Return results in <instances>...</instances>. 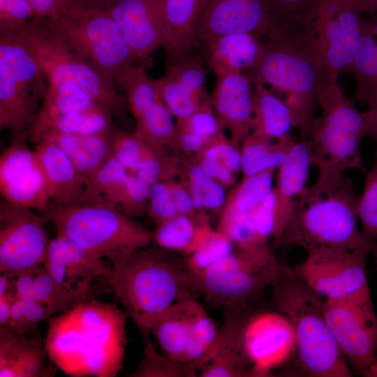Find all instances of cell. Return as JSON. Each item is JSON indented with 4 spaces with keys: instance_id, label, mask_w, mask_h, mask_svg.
Wrapping results in <instances>:
<instances>
[{
    "instance_id": "obj_1",
    "label": "cell",
    "mask_w": 377,
    "mask_h": 377,
    "mask_svg": "<svg viewBox=\"0 0 377 377\" xmlns=\"http://www.w3.org/2000/svg\"><path fill=\"white\" fill-rule=\"evenodd\" d=\"M128 315L95 298L48 318L50 363L73 376L114 377L123 368Z\"/></svg>"
},
{
    "instance_id": "obj_2",
    "label": "cell",
    "mask_w": 377,
    "mask_h": 377,
    "mask_svg": "<svg viewBox=\"0 0 377 377\" xmlns=\"http://www.w3.org/2000/svg\"><path fill=\"white\" fill-rule=\"evenodd\" d=\"M246 74L253 84L269 85L286 96L295 127L308 138L323 91L333 80L305 27H278L265 36Z\"/></svg>"
},
{
    "instance_id": "obj_3",
    "label": "cell",
    "mask_w": 377,
    "mask_h": 377,
    "mask_svg": "<svg viewBox=\"0 0 377 377\" xmlns=\"http://www.w3.org/2000/svg\"><path fill=\"white\" fill-rule=\"evenodd\" d=\"M111 289L141 335L177 301L195 297L184 257L158 246L131 252L112 265Z\"/></svg>"
},
{
    "instance_id": "obj_4",
    "label": "cell",
    "mask_w": 377,
    "mask_h": 377,
    "mask_svg": "<svg viewBox=\"0 0 377 377\" xmlns=\"http://www.w3.org/2000/svg\"><path fill=\"white\" fill-rule=\"evenodd\" d=\"M357 200L344 174L317 178L299 197L294 216L275 246H296L306 253L336 248L371 252L375 242L367 240L357 226Z\"/></svg>"
},
{
    "instance_id": "obj_5",
    "label": "cell",
    "mask_w": 377,
    "mask_h": 377,
    "mask_svg": "<svg viewBox=\"0 0 377 377\" xmlns=\"http://www.w3.org/2000/svg\"><path fill=\"white\" fill-rule=\"evenodd\" d=\"M271 288L274 309L293 326L299 369L313 377L351 376L347 360L326 320L325 300L287 267Z\"/></svg>"
},
{
    "instance_id": "obj_6",
    "label": "cell",
    "mask_w": 377,
    "mask_h": 377,
    "mask_svg": "<svg viewBox=\"0 0 377 377\" xmlns=\"http://www.w3.org/2000/svg\"><path fill=\"white\" fill-rule=\"evenodd\" d=\"M45 211L58 235L111 265L152 241L150 231L110 203H50Z\"/></svg>"
},
{
    "instance_id": "obj_7",
    "label": "cell",
    "mask_w": 377,
    "mask_h": 377,
    "mask_svg": "<svg viewBox=\"0 0 377 377\" xmlns=\"http://www.w3.org/2000/svg\"><path fill=\"white\" fill-rule=\"evenodd\" d=\"M285 268L267 244L235 245L229 254L205 270L187 272L194 293L225 309L251 304Z\"/></svg>"
},
{
    "instance_id": "obj_8",
    "label": "cell",
    "mask_w": 377,
    "mask_h": 377,
    "mask_svg": "<svg viewBox=\"0 0 377 377\" xmlns=\"http://www.w3.org/2000/svg\"><path fill=\"white\" fill-rule=\"evenodd\" d=\"M322 114L311 124L308 139L311 142V165L318 178L344 174L347 170L365 171L360 141L366 135V112H360L341 87L330 84L322 94Z\"/></svg>"
},
{
    "instance_id": "obj_9",
    "label": "cell",
    "mask_w": 377,
    "mask_h": 377,
    "mask_svg": "<svg viewBox=\"0 0 377 377\" xmlns=\"http://www.w3.org/2000/svg\"><path fill=\"white\" fill-rule=\"evenodd\" d=\"M43 21L71 50L113 82L137 60L117 24L105 10L74 6L66 15Z\"/></svg>"
},
{
    "instance_id": "obj_10",
    "label": "cell",
    "mask_w": 377,
    "mask_h": 377,
    "mask_svg": "<svg viewBox=\"0 0 377 377\" xmlns=\"http://www.w3.org/2000/svg\"><path fill=\"white\" fill-rule=\"evenodd\" d=\"M22 31L47 84L73 81L97 103L107 107L114 117L126 115L129 110L126 98L118 91L114 82L71 50L48 30L43 20L34 19Z\"/></svg>"
},
{
    "instance_id": "obj_11",
    "label": "cell",
    "mask_w": 377,
    "mask_h": 377,
    "mask_svg": "<svg viewBox=\"0 0 377 377\" xmlns=\"http://www.w3.org/2000/svg\"><path fill=\"white\" fill-rule=\"evenodd\" d=\"M366 249H323L307 253L293 272L324 300H342L374 312L365 271Z\"/></svg>"
},
{
    "instance_id": "obj_12",
    "label": "cell",
    "mask_w": 377,
    "mask_h": 377,
    "mask_svg": "<svg viewBox=\"0 0 377 377\" xmlns=\"http://www.w3.org/2000/svg\"><path fill=\"white\" fill-rule=\"evenodd\" d=\"M362 14L348 0H316L305 27L334 81L350 70L357 52Z\"/></svg>"
},
{
    "instance_id": "obj_13",
    "label": "cell",
    "mask_w": 377,
    "mask_h": 377,
    "mask_svg": "<svg viewBox=\"0 0 377 377\" xmlns=\"http://www.w3.org/2000/svg\"><path fill=\"white\" fill-rule=\"evenodd\" d=\"M46 219L31 209L0 203V273H17L43 264L49 239Z\"/></svg>"
},
{
    "instance_id": "obj_14",
    "label": "cell",
    "mask_w": 377,
    "mask_h": 377,
    "mask_svg": "<svg viewBox=\"0 0 377 377\" xmlns=\"http://www.w3.org/2000/svg\"><path fill=\"white\" fill-rule=\"evenodd\" d=\"M324 313L335 340L356 375L377 376V316L353 303L324 302Z\"/></svg>"
},
{
    "instance_id": "obj_15",
    "label": "cell",
    "mask_w": 377,
    "mask_h": 377,
    "mask_svg": "<svg viewBox=\"0 0 377 377\" xmlns=\"http://www.w3.org/2000/svg\"><path fill=\"white\" fill-rule=\"evenodd\" d=\"M27 137L12 138L0 156V191L8 203L45 211L51 197L48 183L37 154Z\"/></svg>"
},
{
    "instance_id": "obj_16",
    "label": "cell",
    "mask_w": 377,
    "mask_h": 377,
    "mask_svg": "<svg viewBox=\"0 0 377 377\" xmlns=\"http://www.w3.org/2000/svg\"><path fill=\"white\" fill-rule=\"evenodd\" d=\"M43 265L68 290L91 298L112 290V266L64 236L57 235L49 241Z\"/></svg>"
},
{
    "instance_id": "obj_17",
    "label": "cell",
    "mask_w": 377,
    "mask_h": 377,
    "mask_svg": "<svg viewBox=\"0 0 377 377\" xmlns=\"http://www.w3.org/2000/svg\"><path fill=\"white\" fill-rule=\"evenodd\" d=\"M251 377L270 376L272 370L295 357L296 341L289 319L278 311L252 312L244 330Z\"/></svg>"
},
{
    "instance_id": "obj_18",
    "label": "cell",
    "mask_w": 377,
    "mask_h": 377,
    "mask_svg": "<svg viewBox=\"0 0 377 377\" xmlns=\"http://www.w3.org/2000/svg\"><path fill=\"white\" fill-rule=\"evenodd\" d=\"M278 25L267 0H205L195 43L228 34L250 33L266 36Z\"/></svg>"
},
{
    "instance_id": "obj_19",
    "label": "cell",
    "mask_w": 377,
    "mask_h": 377,
    "mask_svg": "<svg viewBox=\"0 0 377 377\" xmlns=\"http://www.w3.org/2000/svg\"><path fill=\"white\" fill-rule=\"evenodd\" d=\"M223 321L216 342L198 363L200 377L250 376L251 364L244 342V330L253 312L251 304L223 309Z\"/></svg>"
},
{
    "instance_id": "obj_20",
    "label": "cell",
    "mask_w": 377,
    "mask_h": 377,
    "mask_svg": "<svg viewBox=\"0 0 377 377\" xmlns=\"http://www.w3.org/2000/svg\"><path fill=\"white\" fill-rule=\"evenodd\" d=\"M216 77L210 96L216 118L223 131L236 145L252 133L253 83L243 71L223 73Z\"/></svg>"
},
{
    "instance_id": "obj_21",
    "label": "cell",
    "mask_w": 377,
    "mask_h": 377,
    "mask_svg": "<svg viewBox=\"0 0 377 377\" xmlns=\"http://www.w3.org/2000/svg\"><path fill=\"white\" fill-rule=\"evenodd\" d=\"M105 11L137 59L163 47L164 29L157 0H112Z\"/></svg>"
},
{
    "instance_id": "obj_22",
    "label": "cell",
    "mask_w": 377,
    "mask_h": 377,
    "mask_svg": "<svg viewBox=\"0 0 377 377\" xmlns=\"http://www.w3.org/2000/svg\"><path fill=\"white\" fill-rule=\"evenodd\" d=\"M311 165V142L302 138L293 144L285 161L278 168L276 188L275 242L283 233L296 210L297 200L306 188Z\"/></svg>"
},
{
    "instance_id": "obj_23",
    "label": "cell",
    "mask_w": 377,
    "mask_h": 377,
    "mask_svg": "<svg viewBox=\"0 0 377 377\" xmlns=\"http://www.w3.org/2000/svg\"><path fill=\"white\" fill-rule=\"evenodd\" d=\"M168 65L191 51L205 0H157Z\"/></svg>"
},
{
    "instance_id": "obj_24",
    "label": "cell",
    "mask_w": 377,
    "mask_h": 377,
    "mask_svg": "<svg viewBox=\"0 0 377 377\" xmlns=\"http://www.w3.org/2000/svg\"><path fill=\"white\" fill-rule=\"evenodd\" d=\"M36 145L35 151L48 183L51 201L59 205L80 203L86 178L54 142L43 140Z\"/></svg>"
},
{
    "instance_id": "obj_25",
    "label": "cell",
    "mask_w": 377,
    "mask_h": 377,
    "mask_svg": "<svg viewBox=\"0 0 377 377\" xmlns=\"http://www.w3.org/2000/svg\"><path fill=\"white\" fill-rule=\"evenodd\" d=\"M13 274L16 296L40 303L47 309L50 317L94 299L61 286L54 280L43 264Z\"/></svg>"
},
{
    "instance_id": "obj_26",
    "label": "cell",
    "mask_w": 377,
    "mask_h": 377,
    "mask_svg": "<svg viewBox=\"0 0 377 377\" xmlns=\"http://www.w3.org/2000/svg\"><path fill=\"white\" fill-rule=\"evenodd\" d=\"M42 98L0 67V130L12 138L27 136L40 108Z\"/></svg>"
},
{
    "instance_id": "obj_27",
    "label": "cell",
    "mask_w": 377,
    "mask_h": 377,
    "mask_svg": "<svg viewBox=\"0 0 377 377\" xmlns=\"http://www.w3.org/2000/svg\"><path fill=\"white\" fill-rule=\"evenodd\" d=\"M98 104L73 81L62 80L48 84L37 115L27 131L28 140L37 144L50 124L58 117Z\"/></svg>"
},
{
    "instance_id": "obj_28",
    "label": "cell",
    "mask_w": 377,
    "mask_h": 377,
    "mask_svg": "<svg viewBox=\"0 0 377 377\" xmlns=\"http://www.w3.org/2000/svg\"><path fill=\"white\" fill-rule=\"evenodd\" d=\"M263 36L241 33L222 36L202 44L206 61L215 75L248 70L260 53Z\"/></svg>"
},
{
    "instance_id": "obj_29",
    "label": "cell",
    "mask_w": 377,
    "mask_h": 377,
    "mask_svg": "<svg viewBox=\"0 0 377 377\" xmlns=\"http://www.w3.org/2000/svg\"><path fill=\"white\" fill-rule=\"evenodd\" d=\"M349 71L356 82L355 100L377 105V13L362 16L360 38Z\"/></svg>"
},
{
    "instance_id": "obj_30",
    "label": "cell",
    "mask_w": 377,
    "mask_h": 377,
    "mask_svg": "<svg viewBox=\"0 0 377 377\" xmlns=\"http://www.w3.org/2000/svg\"><path fill=\"white\" fill-rule=\"evenodd\" d=\"M111 131L87 135L49 131L42 136L40 140H49L57 145L87 179L112 155Z\"/></svg>"
},
{
    "instance_id": "obj_31",
    "label": "cell",
    "mask_w": 377,
    "mask_h": 377,
    "mask_svg": "<svg viewBox=\"0 0 377 377\" xmlns=\"http://www.w3.org/2000/svg\"><path fill=\"white\" fill-rule=\"evenodd\" d=\"M213 229L207 212L177 215L156 226L152 241L156 246L186 257L190 255Z\"/></svg>"
},
{
    "instance_id": "obj_32",
    "label": "cell",
    "mask_w": 377,
    "mask_h": 377,
    "mask_svg": "<svg viewBox=\"0 0 377 377\" xmlns=\"http://www.w3.org/2000/svg\"><path fill=\"white\" fill-rule=\"evenodd\" d=\"M253 131L261 137L277 140L295 127L292 112L284 100L264 85L254 84L252 94Z\"/></svg>"
},
{
    "instance_id": "obj_33",
    "label": "cell",
    "mask_w": 377,
    "mask_h": 377,
    "mask_svg": "<svg viewBox=\"0 0 377 377\" xmlns=\"http://www.w3.org/2000/svg\"><path fill=\"white\" fill-rule=\"evenodd\" d=\"M195 297H187L175 302L154 323L151 332L164 353L184 363L191 318V302Z\"/></svg>"
},
{
    "instance_id": "obj_34",
    "label": "cell",
    "mask_w": 377,
    "mask_h": 377,
    "mask_svg": "<svg viewBox=\"0 0 377 377\" xmlns=\"http://www.w3.org/2000/svg\"><path fill=\"white\" fill-rule=\"evenodd\" d=\"M295 140L288 134L275 142L253 133L242 142L241 171L243 177L270 169H278L285 161Z\"/></svg>"
},
{
    "instance_id": "obj_35",
    "label": "cell",
    "mask_w": 377,
    "mask_h": 377,
    "mask_svg": "<svg viewBox=\"0 0 377 377\" xmlns=\"http://www.w3.org/2000/svg\"><path fill=\"white\" fill-rule=\"evenodd\" d=\"M179 177L198 210L221 213L227 197L226 188L205 173L193 156L183 158Z\"/></svg>"
},
{
    "instance_id": "obj_36",
    "label": "cell",
    "mask_w": 377,
    "mask_h": 377,
    "mask_svg": "<svg viewBox=\"0 0 377 377\" xmlns=\"http://www.w3.org/2000/svg\"><path fill=\"white\" fill-rule=\"evenodd\" d=\"M114 82L126 94L128 109L135 121L161 101L156 80L151 79L143 65L128 66Z\"/></svg>"
},
{
    "instance_id": "obj_37",
    "label": "cell",
    "mask_w": 377,
    "mask_h": 377,
    "mask_svg": "<svg viewBox=\"0 0 377 377\" xmlns=\"http://www.w3.org/2000/svg\"><path fill=\"white\" fill-rule=\"evenodd\" d=\"M128 174L127 168L111 155L87 177L80 203L114 205Z\"/></svg>"
},
{
    "instance_id": "obj_38",
    "label": "cell",
    "mask_w": 377,
    "mask_h": 377,
    "mask_svg": "<svg viewBox=\"0 0 377 377\" xmlns=\"http://www.w3.org/2000/svg\"><path fill=\"white\" fill-rule=\"evenodd\" d=\"M173 117L160 101L144 116L136 120L134 132L149 147L168 149L176 153V125Z\"/></svg>"
},
{
    "instance_id": "obj_39",
    "label": "cell",
    "mask_w": 377,
    "mask_h": 377,
    "mask_svg": "<svg viewBox=\"0 0 377 377\" xmlns=\"http://www.w3.org/2000/svg\"><path fill=\"white\" fill-rule=\"evenodd\" d=\"M274 169L243 177L227 195L221 213H246L259 205L272 191Z\"/></svg>"
},
{
    "instance_id": "obj_40",
    "label": "cell",
    "mask_w": 377,
    "mask_h": 377,
    "mask_svg": "<svg viewBox=\"0 0 377 377\" xmlns=\"http://www.w3.org/2000/svg\"><path fill=\"white\" fill-rule=\"evenodd\" d=\"M112 112L107 107L98 104L58 117L50 124L46 132L57 131L83 135L103 133L112 129Z\"/></svg>"
},
{
    "instance_id": "obj_41",
    "label": "cell",
    "mask_w": 377,
    "mask_h": 377,
    "mask_svg": "<svg viewBox=\"0 0 377 377\" xmlns=\"http://www.w3.org/2000/svg\"><path fill=\"white\" fill-rule=\"evenodd\" d=\"M219 330L203 306L193 298L191 302L189 334L184 363H198L212 349Z\"/></svg>"
},
{
    "instance_id": "obj_42",
    "label": "cell",
    "mask_w": 377,
    "mask_h": 377,
    "mask_svg": "<svg viewBox=\"0 0 377 377\" xmlns=\"http://www.w3.org/2000/svg\"><path fill=\"white\" fill-rule=\"evenodd\" d=\"M151 333L142 335L145 343L142 358L129 376L131 377H195L198 367L195 362L181 363L165 354L159 353L154 347Z\"/></svg>"
},
{
    "instance_id": "obj_43",
    "label": "cell",
    "mask_w": 377,
    "mask_h": 377,
    "mask_svg": "<svg viewBox=\"0 0 377 377\" xmlns=\"http://www.w3.org/2000/svg\"><path fill=\"white\" fill-rule=\"evenodd\" d=\"M41 342L18 333L9 325L0 327V377H17L21 366Z\"/></svg>"
},
{
    "instance_id": "obj_44",
    "label": "cell",
    "mask_w": 377,
    "mask_h": 377,
    "mask_svg": "<svg viewBox=\"0 0 377 377\" xmlns=\"http://www.w3.org/2000/svg\"><path fill=\"white\" fill-rule=\"evenodd\" d=\"M182 160L183 158L170 150L154 149L149 146L140 163L129 172L151 186L179 177Z\"/></svg>"
},
{
    "instance_id": "obj_45",
    "label": "cell",
    "mask_w": 377,
    "mask_h": 377,
    "mask_svg": "<svg viewBox=\"0 0 377 377\" xmlns=\"http://www.w3.org/2000/svg\"><path fill=\"white\" fill-rule=\"evenodd\" d=\"M234 247V242L227 235L213 228L197 248L184 257L186 269L191 273L205 270L229 254Z\"/></svg>"
},
{
    "instance_id": "obj_46",
    "label": "cell",
    "mask_w": 377,
    "mask_h": 377,
    "mask_svg": "<svg viewBox=\"0 0 377 377\" xmlns=\"http://www.w3.org/2000/svg\"><path fill=\"white\" fill-rule=\"evenodd\" d=\"M156 82L161 101L177 119L191 115L206 98L198 97L166 73Z\"/></svg>"
},
{
    "instance_id": "obj_47",
    "label": "cell",
    "mask_w": 377,
    "mask_h": 377,
    "mask_svg": "<svg viewBox=\"0 0 377 377\" xmlns=\"http://www.w3.org/2000/svg\"><path fill=\"white\" fill-rule=\"evenodd\" d=\"M363 173L364 186L357 200V214L362 225L363 235L374 242L377 237V148L373 166Z\"/></svg>"
},
{
    "instance_id": "obj_48",
    "label": "cell",
    "mask_w": 377,
    "mask_h": 377,
    "mask_svg": "<svg viewBox=\"0 0 377 377\" xmlns=\"http://www.w3.org/2000/svg\"><path fill=\"white\" fill-rule=\"evenodd\" d=\"M166 73L177 80L198 97L209 96L205 91L206 70L201 59L191 51L167 65Z\"/></svg>"
},
{
    "instance_id": "obj_49",
    "label": "cell",
    "mask_w": 377,
    "mask_h": 377,
    "mask_svg": "<svg viewBox=\"0 0 377 377\" xmlns=\"http://www.w3.org/2000/svg\"><path fill=\"white\" fill-rule=\"evenodd\" d=\"M150 185L128 172L114 205L131 218L147 216Z\"/></svg>"
},
{
    "instance_id": "obj_50",
    "label": "cell",
    "mask_w": 377,
    "mask_h": 377,
    "mask_svg": "<svg viewBox=\"0 0 377 377\" xmlns=\"http://www.w3.org/2000/svg\"><path fill=\"white\" fill-rule=\"evenodd\" d=\"M176 130L212 140L224 132L214 112L210 96L191 115L177 119Z\"/></svg>"
},
{
    "instance_id": "obj_51",
    "label": "cell",
    "mask_w": 377,
    "mask_h": 377,
    "mask_svg": "<svg viewBox=\"0 0 377 377\" xmlns=\"http://www.w3.org/2000/svg\"><path fill=\"white\" fill-rule=\"evenodd\" d=\"M149 146L135 133L122 130L111 131L112 156L132 171L145 154Z\"/></svg>"
},
{
    "instance_id": "obj_52",
    "label": "cell",
    "mask_w": 377,
    "mask_h": 377,
    "mask_svg": "<svg viewBox=\"0 0 377 377\" xmlns=\"http://www.w3.org/2000/svg\"><path fill=\"white\" fill-rule=\"evenodd\" d=\"M50 317L47 309L40 303L16 296L11 306L8 325L26 336L38 323Z\"/></svg>"
},
{
    "instance_id": "obj_53",
    "label": "cell",
    "mask_w": 377,
    "mask_h": 377,
    "mask_svg": "<svg viewBox=\"0 0 377 377\" xmlns=\"http://www.w3.org/2000/svg\"><path fill=\"white\" fill-rule=\"evenodd\" d=\"M34 19L27 0H0V32L20 31Z\"/></svg>"
},
{
    "instance_id": "obj_54",
    "label": "cell",
    "mask_w": 377,
    "mask_h": 377,
    "mask_svg": "<svg viewBox=\"0 0 377 377\" xmlns=\"http://www.w3.org/2000/svg\"><path fill=\"white\" fill-rule=\"evenodd\" d=\"M196 154L214 159L236 174L241 171L239 146L228 138L224 132Z\"/></svg>"
},
{
    "instance_id": "obj_55",
    "label": "cell",
    "mask_w": 377,
    "mask_h": 377,
    "mask_svg": "<svg viewBox=\"0 0 377 377\" xmlns=\"http://www.w3.org/2000/svg\"><path fill=\"white\" fill-rule=\"evenodd\" d=\"M177 215L166 182L151 185L147 216L156 226L163 223Z\"/></svg>"
},
{
    "instance_id": "obj_56",
    "label": "cell",
    "mask_w": 377,
    "mask_h": 377,
    "mask_svg": "<svg viewBox=\"0 0 377 377\" xmlns=\"http://www.w3.org/2000/svg\"><path fill=\"white\" fill-rule=\"evenodd\" d=\"M279 26L305 25L316 0H267Z\"/></svg>"
},
{
    "instance_id": "obj_57",
    "label": "cell",
    "mask_w": 377,
    "mask_h": 377,
    "mask_svg": "<svg viewBox=\"0 0 377 377\" xmlns=\"http://www.w3.org/2000/svg\"><path fill=\"white\" fill-rule=\"evenodd\" d=\"M31 6L36 19L46 20L67 15L74 7L71 0H27Z\"/></svg>"
},
{
    "instance_id": "obj_58",
    "label": "cell",
    "mask_w": 377,
    "mask_h": 377,
    "mask_svg": "<svg viewBox=\"0 0 377 377\" xmlns=\"http://www.w3.org/2000/svg\"><path fill=\"white\" fill-rule=\"evenodd\" d=\"M192 156L202 170L224 188L230 187L235 184L237 174L223 165L214 159L201 155Z\"/></svg>"
},
{
    "instance_id": "obj_59",
    "label": "cell",
    "mask_w": 377,
    "mask_h": 377,
    "mask_svg": "<svg viewBox=\"0 0 377 377\" xmlns=\"http://www.w3.org/2000/svg\"><path fill=\"white\" fill-rule=\"evenodd\" d=\"M166 184L178 215H194L200 212L196 208L188 189L180 180L171 179L166 181Z\"/></svg>"
},
{
    "instance_id": "obj_60",
    "label": "cell",
    "mask_w": 377,
    "mask_h": 377,
    "mask_svg": "<svg viewBox=\"0 0 377 377\" xmlns=\"http://www.w3.org/2000/svg\"><path fill=\"white\" fill-rule=\"evenodd\" d=\"M15 297V289L0 294V327L8 325L11 306Z\"/></svg>"
},
{
    "instance_id": "obj_61",
    "label": "cell",
    "mask_w": 377,
    "mask_h": 377,
    "mask_svg": "<svg viewBox=\"0 0 377 377\" xmlns=\"http://www.w3.org/2000/svg\"><path fill=\"white\" fill-rule=\"evenodd\" d=\"M365 134L377 140V105L366 111Z\"/></svg>"
},
{
    "instance_id": "obj_62",
    "label": "cell",
    "mask_w": 377,
    "mask_h": 377,
    "mask_svg": "<svg viewBox=\"0 0 377 377\" xmlns=\"http://www.w3.org/2000/svg\"><path fill=\"white\" fill-rule=\"evenodd\" d=\"M355 10L361 14L377 13V0H348Z\"/></svg>"
},
{
    "instance_id": "obj_63",
    "label": "cell",
    "mask_w": 377,
    "mask_h": 377,
    "mask_svg": "<svg viewBox=\"0 0 377 377\" xmlns=\"http://www.w3.org/2000/svg\"><path fill=\"white\" fill-rule=\"evenodd\" d=\"M371 253H374V256H375V260H376V267H377V243L375 242L374 246H373V249L371 250Z\"/></svg>"
},
{
    "instance_id": "obj_64",
    "label": "cell",
    "mask_w": 377,
    "mask_h": 377,
    "mask_svg": "<svg viewBox=\"0 0 377 377\" xmlns=\"http://www.w3.org/2000/svg\"><path fill=\"white\" fill-rule=\"evenodd\" d=\"M74 6L77 7L82 2V0H71Z\"/></svg>"
}]
</instances>
